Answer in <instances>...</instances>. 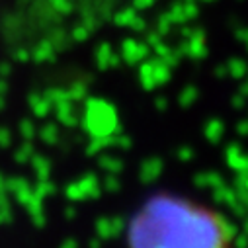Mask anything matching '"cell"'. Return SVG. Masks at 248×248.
<instances>
[{"label":"cell","instance_id":"6da1fadb","mask_svg":"<svg viewBox=\"0 0 248 248\" xmlns=\"http://www.w3.org/2000/svg\"><path fill=\"white\" fill-rule=\"evenodd\" d=\"M121 232L123 248H238V229L225 213L168 192L147 198Z\"/></svg>","mask_w":248,"mask_h":248},{"label":"cell","instance_id":"7a4b0ae2","mask_svg":"<svg viewBox=\"0 0 248 248\" xmlns=\"http://www.w3.org/2000/svg\"><path fill=\"white\" fill-rule=\"evenodd\" d=\"M82 125L86 129V133L92 139L98 137H108L119 131V121H117V109L111 102L94 98L86 102V109H84V119Z\"/></svg>","mask_w":248,"mask_h":248},{"label":"cell","instance_id":"3957f363","mask_svg":"<svg viewBox=\"0 0 248 248\" xmlns=\"http://www.w3.org/2000/svg\"><path fill=\"white\" fill-rule=\"evenodd\" d=\"M178 49H180V53H182V57H186L188 55L190 59H196V61H200V59H205L207 57V43H205V33L202 31V30H192V33L186 37V39H182V43L178 45Z\"/></svg>","mask_w":248,"mask_h":248},{"label":"cell","instance_id":"277c9868","mask_svg":"<svg viewBox=\"0 0 248 248\" xmlns=\"http://www.w3.org/2000/svg\"><path fill=\"white\" fill-rule=\"evenodd\" d=\"M149 53H151V47L145 41L129 37V39H125L121 43L119 57H121V61H125L127 65H139V63H143V61L149 57Z\"/></svg>","mask_w":248,"mask_h":248},{"label":"cell","instance_id":"5b68a950","mask_svg":"<svg viewBox=\"0 0 248 248\" xmlns=\"http://www.w3.org/2000/svg\"><path fill=\"white\" fill-rule=\"evenodd\" d=\"M166 14H168V18L172 20L174 26H176V24L184 26V24H190V22L200 14V8H198L196 2H188V0H184V2L172 4V8H170Z\"/></svg>","mask_w":248,"mask_h":248},{"label":"cell","instance_id":"8992f818","mask_svg":"<svg viewBox=\"0 0 248 248\" xmlns=\"http://www.w3.org/2000/svg\"><path fill=\"white\" fill-rule=\"evenodd\" d=\"M51 111H55L57 121L61 123V125H65V127H75L78 123V113H77V108H75V104L71 100L57 102Z\"/></svg>","mask_w":248,"mask_h":248},{"label":"cell","instance_id":"52a82bcc","mask_svg":"<svg viewBox=\"0 0 248 248\" xmlns=\"http://www.w3.org/2000/svg\"><path fill=\"white\" fill-rule=\"evenodd\" d=\"M119 61H121L119 53H115L109 43H100L98 45V49H96V65H98L100 71H108V69L117 67Z\"/></svg>","mask_w":248,"mask_h":248},{"label":"cell","instance_id":"ba28073f","mask_svg":"<svg viewBox=\"0 0 248 248\" xmlns=\"http://www.w3.org/2000/svg\"><path fill=\"white\" fill-rule=\"evenodd\" d=\"M153 49H155L156 59H160L162 63H164V65H168L170 69L178 67V63L182 61V53H180V49H178V47H170V45H168V43H164V41L156 43Z\"/></svg>","mask_w":248,"mask_h":248},{"label":"cell","instance_id":"9c48e42d","mask_svg":"<svg viewBox=\"0 0 248 248\" xmlns=\"http://www.w3.org/2000/svg\"><path fill=\"white\" fill-rule=\"evenodd\" d=\"M139 82L145 90H155L158 88L156 84V75H155V63L153 61H143V63H139Z\"/></svg>","mask_w":248,"mask_h":248},{"label":"cell","instance_id":"30bf717a","mask_svg":"<svg viewBox=\"0 0 248 248\" xmlns=\"http://www.w3.org/2000/svg\"><path fill=\"white\" fill-rule=\"evenodd\" d=\"M55 47H53V43L49 41V39H45V41H41L31 53H30V57L35 61V63H49V61H53L55 59Z\"/></svg>","mask_w":248,"mask_h":248},{"label":"cell","instance_id":"8fae6325","mask_svg":"<svg viewBox=\"0 0 248 248\" xmlns=\"http://www.w3.org/2000/svg\"><path fill=\"white\" fill-rule=\"evenodd\" d=\"M28 104H30V108H31V111H33L35 117H47L49 111L53 109V106L49 104V100L43 94H31L30 100H28Z\"/></svg>","mask_w":248,"mask_h":248},{"label":"cell","instance_id":"7c38bea8","mask_svg":"<svg viewBox=\"0 0 248 248\" xmlns=\"http://www.w3.org/2000/svg\"><path fill=\"white\" fill-rule=\"evenodd\" d=\"M203 133H205L207 141H211V143H219V141L223 139V133H225V123H223L221 119L213 117V119H209V121L205 123Z\"/></svg>","mask_w":248,"mask_h":248},{"label":"cell","instance_id":"4fadbf2b","mask_svg":"<svg viewBox=\"0 0 248 248\" xmlns=\"http://www.w3.org/2000/svg\"><path fill=\"white\" fill-rule=\"evenodd\" d=\"M137 10L131 6V8H123V10H119L115 16H113V22H115V26H119V28H129L131 26V22L137 18Z\"/></svg>","mask_w":248,"mask_h":248},{"label":"cell","instance_id":"5bb4252c","mask_svg":"<svg viewBox=\"0 0 248 248\" xmlns=\"http://www.w3.org/2000/svg\"><path fill=\"white\" fill-rule=\"evenodd\" d=\"M198 96H200L198 88H196L194 84H188L186 88H182V92H180V96H178V102H180L182 108H190L194 102H198Z\"/></svg>","mask_w":248,"mask_h":248},{"label":"cell","instance_id":"9a60e30c","mask_svg":"<svg viewBox=\"0 0 248 248\" xmlns=\"http://www.w3.org/2000/svg\"><path fill=\"white\" fill-rule=\"evenodd\" d=\"M225 67H227V75L232 77V78H242L246 75V65H244V61L238 59V57H232Z\"/></svg>","mask_w":248,"mask_h":248},{"label":"cell","instance_id":"2e32d148","mask_svg":"<svg viewBox=\"0 0 248 248\" xmlns=\"http://www.w3.org/2000/svg\"><path fill=\"white\" fill-rule=\"evenodd\" d=\"M86 96H88V92H86V86H84V84H80V82L73 84V86L67 90V98H69L73 104H78V102H86Z\"/></svg>","mask_w":248,"mask_h":248},{"label":"cell","instance_id":"e0dca14e","mask_svg":"<svg viewBox=\"0 0 248 248\" xmlns=\"http://www.w3.org/2000/svg\"><path fill=\"white\" fill-rule=\"evenodd\" d=\"M59 135L61 133H59V127L55 125V123H47V125H43V129L39 131V137L49 145H55L59 141Z\"/></svg>","mask_w":248,"mask_h":248},{"label":"cell","instance_id":"ac0fdd59","mask_svg":"<svg viewBox=\"0 0 248 248\" xmlns=\"http://www.w3.org/2000/svg\"><path fill=\"white\" fill-rule=\"evenodd\" d=\"M227 160H229V164L234 166V168H242V166H244V156H242L238 145H231V147H229V151H227Z\"/></svg>","mask_w":248,"mask_h":248},{"label":"cell","instance_id":"d6986e66","mask_svg":"<svg viewBox=\"0 0 248 248\" xmlns=\"http://www.w3.org/2000/svg\"><path fill=\"white\" fill-rule=\"evenodd\" d=\"M43 96L49 100V104H51V106H55L57 102L69 100V98H67V90H63V88H49V90H45V92H43Z\"/></svg>","mask_w":248,"mask_h":248},{"label":"cell","instance_id":"ffe728a7","mask_svg":"<svg viewBox=\"0 0 248 248\" xmlns=\"http://www.w3.org/2000/svg\"><path fill=\"white\" fill-rule=\"evenodd\" d=\"M172 26H174V24H172V20H170V18H168V14L164 12V14H160V16H158V20H156V33H160V35L164 37V35H168V33H170Z\"/></svg>","mask_w":248,"mask_h":248},{"label":"cell","instance_id":"44dd1931","mask_svg":"<svg viewBox=\"0 0 248 248\" xmlns=\"http://www.w3.org/2000/svg\"><path fill=\"white\" fill-rule=\"evenodd\" d=\"M158 172H160V160H149V162L145 164V168H143V174H145L147 182L155 180V178L158 176Z\"/></svg>","mask_w":248,"mask_h":248},{"label":"cell","instance_id":"7402d4cb","mask_svg":"<svg viewBox=\"0 0 248 248\" xmlns=\"http://www.w3.org/2000/svg\"><path fill=\"white\" fill-rule=\"evenodd\" d=\"M20 133H22L26 139H31V137L37 133L35 123H33L30 117H26V119H22V121H20Z\"/></svg>","mask_w":248,"mask_h":248},{"label":"cell","instance_id":"603a6c76","mask_svg":"<svg viewBox=\"0 0 248 248\" xmlns=\"http://www.w3.org/2000/svg\"><path fill=\"white\" fill-rule=\"evenodd\" d=\"M90 28L84 24V26H77L75 30H73V33H71V37H73V41H77V43H82V41H86L88 37H90Z\"/></svg>","mask_w":248,"mask_h":248},{"label":"cell","instance_id":"cb8c5ba5","mask_svg":"<svg viewBox=\"0 0 248 248\" xmlns=\"http://www.w3.org/2000/svg\"><path fill=\"white\" fill-rule=\"evenodd\" d=\"M49 6L55 8L59 14H69L73 10V2H71V0H49Z\"/></svg>","mask_w":248,"mask_h":248},{"label":"cell","instance_id":"d4e9b609","mask_svg":"<svg viewBox=\"0 0 248 248\" xmlns=\"http://www.w3.org/2000/svg\"><path fill=\"white\" fill-rule=\"evenodd\" d=\"M155 2H156V0H133V8H135V10H147V8H151Z\"/></svg>","mask_w":248,"mask_h":248},{"label":"cell","instance_id":"484cf974","mask_svg":"<svg viewBox=\"0 0 248 248\" xmlns=\"http://www.w3.org/2000/svg\"><path fill=\"white\" fill-rule=\"evenodd\" d=\"M10 141H12L10 131H8V129H4V127H0V147H8V145H10Z\"/></svg>","mask_w":248,"mask_h":248},{"label":"cell","instance_id":"4316f807","mask_svg":"<svg viewBox=\"0 0 248 248\" xmlns=\"http://www.w3.org/2000/svg\"><path fill=\"white\" fill-rule=\"evenodd\" d=\"M129 28H131V30H135V31H143V30L147 28V22L137 14V18L131 22V26H129Z\"/></svg>","mask_w":248,"mask_h":248},{"label":"cell","instance_id":"83f0119b","mask_svg":"<svg viewBox=\"0 0 248 248\" xmlns=\"http://www.w3.org/2000/svg\"><path fill=\"white\" fill-rule=\"evenodd\" d=\"M244 94H246V88H244V84H242L240 92L232 98V106H234V108H242V106H244Z\"/></svg>","mask_w":248,"mask_h":248},{"label":"cell","instance_id":"f1b7e54d","mask_svg":"<svg viewBox=\"0 0 248 248\" xmlns=\"http://www.w3.org/2000/svg\"><path fill=\"white\" fill-rule=\"evenodd\" d=\"M31 153H33V149H31V145H24L20 151H18V160H26V158H30L31 156Z\"/></svg>","mask_w":248,"mask_h":248},{"label":"cell","instance_id":"f546056e","mask_svg":"<svg viewBox=\"0 0 248 248\" xmlns=\"http://www.w3.org/2000/svg\"><path fill=\"white\" fill-rule=\"evenodd\" d=\"M160 41H162V35L155 31V33H149V37H147V41H145V43H147V45L153 49V47H155L156 43H160Z\"/></svg>","mask_w":248,"mask_h":248},{"label":"cell","instance_id":"4dcf8cb0","mask_svg":"<svg viewBox=\"0 0 248 248\" xmlns=\"http://www.w3.org/2000/svg\"><path fill=\"white\" fill-rule=\"evenodd\" d=\"M16 61H20V63H26V61H30V51L24 49V47H20L16 51Z\"/></svg>","mask_w":248,"mask_h":248},{"label":"cell","instance_id":"1f68e13d","mask_svg":"<svg viewBox=\"0 0 248 248\" xmlns=\"http://www.w3.org/2000/svg\"><path fill=\"white\" fill-rule=\"evenodd\" d=\"M155 108H156L158 111H164V109L168 108V100H166L164 96H158V98H155Z\"/></svg>","mask_w":248,"mask_h":248},{"label":"cell","instance_id":"d6a6232c","mask_svg":"<svg viewBox=\"0 0 248 248\" xmlns=\"http://www.w3.org/2000/svg\"><path fill=\"white\" fill-rule=\"evenodd\" d=\"M102 166H104V168H113V170H115V168H119L121 164H119L115 158H102Z\"/></svg>","mask_w":248,"mask_h":248},{"label":"cell","instance_id":"836d02e7","mask_svg":"<svg viewBox=\"0 0 248 248\" xmlns=\"http://www.w3.org/2000/svg\"><path fill=\"white\" fill-rule=\"evenodd\" d=\"M10 69H12V67H10L8 63H2V65H0V78H6V77L12 73Z\"/></svg>","mask_w":248,"mask_h":248},{"label":"cell","instance_id":"e575fe53","mask_svg":"<svg viewBox=\"0 0 248 248\" xmlns=\"http://www.w3.org/2000/svg\"><path fill=\"white\" fill-rule=\"evenodd\" d=\"M180 156H182V158H190V156H192V151H190V147H184V149L180 151Z\"/></svg>","mask_w":248,"mask_h":248},{"label":"cell","instance_id":"d590c367","mask_svg":"<svg viewBox=\"0 0 248 248\" xmlns=\"http://www.w3.org/2000/svg\"><path fill=\"white\" fill-rule=\"evenodd\" d=\"M6 90H8L6 80H4V78H0V96H4V94H6Z\"/></svg>","mask_w":248,"mask_h":248},{"label":"cell","instance_id":"8d00e7d4","mask_svg":"<svg viewBox=\"0 0 248 248\" xmlns=\"http://www.w3.org/2000/svg\"><path fill=\"white\" fill-rule=\"evenodd\" d=\"M215 75H217V77H227V67H225V65H223V67H217V69H215Z\"/></svg>","mask_w":248,"mask_h":248},{"label":"cell","instance_id":"74e56055","mask_svg":"<svg viewBox=\"0 0 248 248\" xmlns=\"http://www.w3.org/2000/svg\"><path fill=\"white\" fill-rule=\"evenodd\" d=\"M236 37L238 41H246V30H236Z\"/></svg>","mask_w":248,"mask_h":248},{"label":"cell","instance_id":"f35d334b","mask_svg":"<svg viewBox=\"0 0 248 248\" xmlns=\"http://www.w3.org/2000/svg\"><path fill=\"white\" fill-rule=\"evenodd\" d=\"M238 133H240V135L246 133V121H240V123H238Z\"/></svg>","mask_w":248,"mask_h":248},{"label":"cell","instance_id":"ab89813d","mask_svg":"<svg viewBox=\"0 0 248 248\" xmlns=\"http://www.w3.org/2000/svg\"><path fill=\"white\" fill-rule=\"evenodd\" d=\"M4 106H6V100H4V96H0V111L4 109Z\"/></svg>","mask_w":248,"mask_h":248},{"label":"cell","instance_id":"60d3db41","mask_svg":"<svg viewBox=\"0 0 248 248\" xmlns=\"http://www.w3.org/2000/svg\"><path fill=\"white\" fill-rule=\"evenodd\" d=\"M202 2H205V4H209V2H215V0H202Z\"/></svg>","mask_w":248,"mask_h":248},{"label":"cell","instance_id":"b9f144b4","mask_svg":"<svg viewBox=\"0 0 248 248\" xmlns=\"http://www.w3.org/2000/svg\"><path fill=\"white\" fill-rule=\"evenodd\" d=\"M188 2H196V0H188Z\"/></svg>","mask_w":248,"mask_h":248}]
</instances>
